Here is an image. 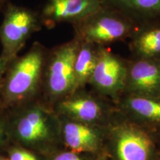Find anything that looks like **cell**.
I'll use <instances>...</instances> for the list:
<instances>
[{"label":"cell","mask_w":160,"mask_h":160,"mask_svg":"<svg viewBox=\"0 0 160 160\" xmlns=\"http://www.w3.org/2000/svg\"><path fill=\"white\" fill-rule=\"evenodd\" d=\"M48 51L42 44L35 42L25 55L11 62L0 91L5 102L17 104L34 97L42 84Z\"/></svg>","instance_id":"1"},{"label":"cell","mask_w":160,"mask_h":160,"mask_svg":"<svg viewBox=\"0 0 160 160\" xmlns=\"http://www.w3.org/2000/svg\"><path fill=\"white\" fill-rule=\"evenodd\" d=\"M72 26L79 40L102 46L129 39L138 28L122 13L103 6Z\"/></svg>","instance_id":"2"},{"label":"cell","mask_w":160,"mask_h":160,"mask_svg":"<svg viewBox=\"0 0 160 160\" xmlns=\"http://www.w3.org/2000/svg\"><path fill=\"white\" fill-rule=\"evenodd\" d=\"M80 40L76 37L48 51L42 83L51 99L62 100L77 90L74 62Z\"/></svg>","instance_id":"3"},{"label":"cell","mask_w":160,"mask_h":160,"mask_svg":"<svg viewBox=\"0 0 160 160\" xmlns=\"http://www.w3.org/2000/svg\"><path fill=\"white\" fill-rule=\"evenodd\" d=\"M0 25L1 57L12 62L33 33L42 28L39 12L28 8L8 3Z\"/></svg>","instance_id":"4"},{"label":"cell","mask_w":160,"mask_h":160,"mask_svg":"<svg viewBox=\"0 0 160 160\" xmlns=\"http://www.w3.org/2000/svg\"><path fill=\"white\" fill-rule=\"evenodd\" d=\"M128 61L101 46L89 83L100 94L117 98L124 93Z\"/></svg>","instance_id":"5"},{"label":"cell","mask_w":160,"mask_h":160,"mask_svg":"<svg viewBox=\"0 0 160 160\" xmlns=\"http://www.w3.org/2000/svg\"><path fill=\"white\" fill-rule=\"evenodd\" d=\"M124 93L160 98V59L134 58L128 61Z\"/></svg>","instance_id":"6"},{"label":"cell","mask_w":160,"mask_h":160,"mask_svg":"<svg viewBox=\"0 0 160 160\" xmlns=\"http://www.w3.org/2000/svg\"><path fill=\"white\" fill-rule=\"evenodd\" d=\"M101 7L100 0H47L39 16L42 26L51 29L61 23L73 25Z\"/></svg>","instance_id":"7"},{"label":"cell","mask_w":160,"mask_h":160,"mask_svg":"<svg viewBox=\"0 0 160 160\" xmlns=\"http://www.w3.org/2000/svg\"><path fill=\"white\" fill-rule=\"evenodd\" d=\"M16 133L18 139L26 145H36L49 141L53 128L48 111L39 105L26 110L17 120Z\"/></svg>","instance_id":"8"},{"label":"cell","mask_w":160,"mask_h":160,"mask_svg":"<svg viewBox=\"0 0 160 160\" xmlns=\"http://www.w3.org/2000/svg\"><path fill=\"white\" fill-rule=\"evenodd\" d=\"M154 144L147 133L132 127L119 130L115 139L117 160H152Z\"/></svg>","instance_id":"9"},{"label":"cell","mask_w":160,"mask_h":160,"mask_svg":"<svg viewBox=\"0 0 160 160\" xmlns=\"http://www.w3.org/2000/svg\"><path fill=\"white\" fill-rule=\"evenodd\" d=\"M102 6L114 9L139 27L160 25V0H100Z\"/></svg>","instance_id":"10"},{"label":"cell","mask_w":160,"mask_h":160,"mask_svg":"<svg viewBox=\"0 0 160 160\" xmlns=\"http://www.w3.org/2000/svg\"><path fill=\"white\" fill-rule=\"evenodd\" d=\"M60 111L80 122H92L102 112V104L99 98L77 90L68 97L60 100Z\"/></svg>","instance_id":"11"},{"label":"cell","mask_w":160,"mask_h":160,"mask_svg":"<svg viewBox=\"0 0 160 160\" xmlns=\"http://www.w3.org/2000/svg\"><path fill=\"white\" fill-rule=\"evenodd\" d=\"M128 40L134 58L160 59V25L139 27Z\"/></svg>","instance_id":"12"},{"label":"cell","mask_w":160,"mask_h":160,"mask_svg":"<svg viewBox=\"0 0 160 160\" xmlns=\"http://www.w3.org/2000/svg\"><path fill=\"white\" fill-rule=\"evenodd\" d=\"M63 136L65 143L74 153L94 151L100 142L99 132L80 122L65 123Z\"/></svg>","instance_id":"13"},{"label":"cell","mask_w":160,"mask_h":160,"mask_svg":"<svg viewBox=\"0 0 160 160\" xmlns=\"http://www.w3.org/2000/svg\"><path fill=\"white\" fill-rule=\"evenodd\" d=\"M101 46L80 40L79 47L74 62L77 90L82 89L86 84L89 83L97 64Z\"/></svg>","instance_id":"14"},{"label":"cell","mask_w":160,"mask_h":160,"mask_svg":"<svg viewBox=\"0 0 160 160\" xmlns=\"http://www.w3.org/2000/svg\"><path fill=\"white\" fill-rule=\"evenodd\" d=\"M123 103L139 118L155 127L160 128V98L126 93Z\"/></svg>","instance_id":"15"},{"label":"cell","mask_w":160,"mask_h":160,"mask_svg":"<svg viewBox=\"0 0 160 160\" xmlns=\"http://www.w3.org/2000/svg\"><path fill=\"white\" fill-rule=\"evenodd\" d=\"M9 160H38L36 156L25 150L14 149L10 153Z\"/></svg>","instance_id":"16"},{"label":"cell","mask_w":160,"mask_h":160,"mask_svg":"<svg viewBox=\"0 0 160 160\" xmlns=\"http://www.w3.org/2000/svg\"><path fill=\"white\" fill-rule=\"evenodd\" d=\"M11 62L8 61V59H6L5 58L0 56V91H1L2 85V82L4 79V77L7 71L8 68Z\"/></svg>","instance_id":"17"},{"label":"cell","mask_w":160,"mask_h":160,"mask_svg":"<svg viewBox=\"0 0 160 160\" xmlns=\"http://www.w3.org/2000/svg\"><path fill=\"white\" fill-rule=\"evenodd\" d=\"M53 160H83L74 152H63L53 158Z\"/></svg>","instance_id":"18"},{"label":"cell","mask_w":160,"mask_h":160,"mask_svg":"<svg viewBox=\"0 0 160 160\" xmlns=\"http://www.w3.org/2000/svg\"><path fill=\"white\" fill-rule=\"evenodd\" d=\"M8 3V0H0V13L4 11Z\"/></svg>","instance_id":"19"},{"label":"cell","mask_w":160,"mask_h":160,"mask_svg":"<svg viewBox=\"0 0 160 160\" xmlns=\"http://www.w3.org/2000/svg\"><path fill=\"white\" fill-rule=\"evenodd\" d=\"M4 133H5V128H4V125L2 122H0V142L3 139Z\"/></svg>","instance_id":"20"},{"label":"cell","mask_w":160,"mask_h":160,"mask_svg":"<svg viewBox=\"0 0 160 160\" xmlns=\"http://www.w3.org/2000/svg\"><path fill=\"white\" fill-rule=\"evenodd\" d=\"M152 160H160V155H158V156H157V157H155V155H154V157H153V159Z\"/></svg>","instance_id":"21"},{"label":"cell","mask_w":160,"mask_h":160,"mask_svg":"<svg viewBox=\"0 0 160 160\" xmlns=\"http://www.w3.org/2000/svg\"><path fill=\"white\" fill-rule=\"evenodd\" d=\"M0 160H7V159H3V158H0Z\"/></svg>","instance_id":"22"}]
</instances>
